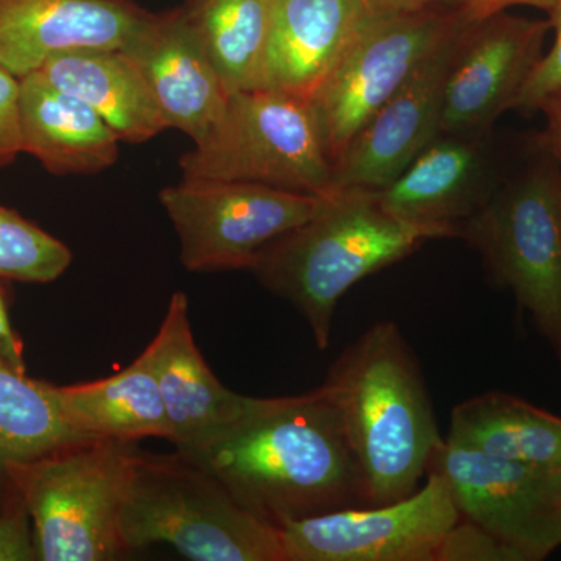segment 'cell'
<instances>
[{
    "instance_id": "cell-1",
    "label": "cell",
    "mask_w": 561,
    "mask_h": 561,
    "mask_svg": "<svg viewBox=\"0 0 561 561\" xmlns=\"http://www.w3.org/2000/svg\"><path fill=\"white\" fill-rule=\"evenodd\" d=\"M184 456L219 479L251 515L276 529L368 507L341 411L321 386L295 397H251L249 409L230 430Z\"/></svg>"
},
{
    "instance_id": "cell-2",
    "label": "cell",
    "mask_w": 561,
    "mask_h": 561,
    "mask_svg": "<svg viewBox=\"0 0 561 561\" xmlns=\"http://www.w3.org/2000/svg\"><path fill=\"white\" fill-rule=\"evenodd\" d=\"M341 411L368 505L419 489L443 438L419 362L393 321H378L343 351L321 383Z\"/></svg>"
},
{
    "instance_id": "cell-3",
    "label": "cell",
    "mask_w": 561,
    "mask_h": 561,
    "mask_svg": "<svg viewBox=\"0 0 561 561\" xmlns=\"http://www.w3.org/2000/svg\"><path fill=\"white\" fill-rule=\"evenodd\" d=\"M437 232L394 219L375 191L342 190L311 220L262 251L250 272L308 321L317 348L330 346L343 295L373 273L411 256Z\"/></svg>"
},
{
    "instance_id": "cell-4",
    "label": "cell",
    "mask_w": 561,
    "mask_h": 561,
    "mask_svg": "<svg viewBox=\"0 0 561 561\" xmlns=\"http://www.w3.org/2000/svg\"><path fill=\"white\" fill-rule=\"evenodd\" d=\"M460 238L530 313L561 367V165L541 133L505 154L489 202Z\"/></svg>"
},
{
    "instance_id": "cell-5",
    "label": "cell",
    "mask_w": 561,
    "mask_h": 561,
    "mask_svg": "<svg viewBox=\"0 0 561 561\" xmlns=\"http://www.w3.org/2000/svg\"><path fill=\"white\" fill-rule=\"evenodd\" d=\"M119 526L127 551L162 542L194 561H287L280 530L180 451L136 449Z\"/></svg>"
},
{
    "instance_id": "cell-6",
    "label": "cell",
    "mask_w": 561,
    "mask_h": 561,
    "mask_svg": "<svg viewBox=\"0 0 561 561\" xmlns=\"http://www.w3.org/2000/svg\"><path fill=\"white\" fill-rule=\"evenodd\" d=\"M136 449L94 438L9 465L31 513L38 561H108L127 552L119 518Z\"/></svg>"
},
{
    "instance_id": "cell-7",
    "label": "cell",
    "mask_w": 561,
    "mask_h": 561,
    "mask_svg": "<svg viewBox=\"0 0 561 561\" xmlns=\"http://www.w3.org/2000/svg\"><path fill=\"white\" fill-rule=\"evenodd\" d=\"M180 169L184 179L247 181L320 197L337 192L312 102L272 90L231 94Z\"/></svg>"
},
{
    "instance_id": "cell-8",
    "label": "cell",
    "mask_w": 561,
    "mask_h": 561,
    "mask_svg": "<svg viewBox=\"0 0 561 561\" xmlns=\"http://www.w3.org/2000/svg\"><path fill=\"white\" fill-rule=\"evenodd\" d=\"M467 21L448 3L367 18L311 101L334 171L376 111Z\"/></svg>"
},
{
    "instance_id": "cell-9",
    "label": "cell",
    "mask_w": 561,
    "mask_h": 561,
    "mask_svg": "<svg viewBox=\"0 0 561 561\" xmlns=\"http://www.w3.org/2000/svg\"><path fill=\"white\" fill-rule=\"evenodd\" d=\"M328 198L247 181L184 176L160 192L179 234L180 260L190 272L250 271L262 251L311 220Z\"/></svg>"
},
{
    "instance_id": "cell-10",
    "label": "cell",
    "mask_w": 561,
    "mask_h": 561,
    "mask_svg": "<svg viewBox=\"0 0 561 561\" xmlns=\"http://www.w3.org/2000/svg\"><path fill=\"white\" fill-rule=\"evenodd\" d=\"M459 519L448 483L427 472L426 485L404 500L331 512L279 530L287 561H437Z\"/></svg>"
},
{
    "instance_id": "cell-11",
    "label": "cell",
    "mask_w": 561,
    "mask_h": 561,
    "mask_svg": "<svg viewBox=\"0 0 561 561\" xmlns=\"http://www.w3.org/2000/svg\"><path fill=\"white\" fill-rule=\"evenodd\" d=\"M549 21L507 11L468 21L457 35L443 91L440 131L490 135L516 108L541 61Z\"/></svg>"
},
{
    "instance_id": "cell-12",
    "label": "cell",
    "mask_w": 561,
    "mask_h": 561,
    "mask_svg": "<svg viewBox=\"0 0 561 561\" xmlns=\"http://www.w3.org/2000/svg\"><path fill=\"white\" fill-rule=\"evenodd\" d=\"M546 471L449 440L437 446L427 465V472L448 483L460 518L489 531L522 561L546 559L561 546Z\"/></svg>"
},
{
    "instance_id": "cell-13",
    "label": "cell",
    "mask_w": 561,
    "mask_h": 561,
    "mask_svg": "<svg viewBox=\"0 0 561 561\" xmlns=\"http://www.w3.org/2000/svg\"><path fill=\"white\" fill-rule=\"evenodd\" d=\"M505 154L490 135L438 131L382 190L379 205L394 219L460 238L461 228L489 202Z\"/></svg>"
},
{
    "instance_id": "cell-14",
    "label": "cell",
    "mask_w": 561,
    "mask_h": 561,
    "mask_svg": "<svg viewBox=\"0 0 561 561\" xmlns=\"http://www.w3.org/2000/svg\"><path fill=\"white\" fill-rule=\"evenodd\" d=\"M461 27L424 58L354 136L335 165V191L382 190L440 131L443 91Z\"/></svg>"
},
{
    "instance_id": "cell-15",
    "label": "cell",
    "mask_w": 561,
    "mask_h": 561,
    "mask_svg": "<svg viewBox=\"0 0 561 561\" xmlns=\"http://www.w3.org/2000/svg\"><path fill=\"white\" fill-rule=\"evenodd\" d=\"M121 50L139 69L168 127L202 142L230 94L183 9L147 14Z\"/></svg>"
},
{
    "instance_id": "cell-16",
    "label": "cell",
    "mask_w": 561,
    "mask_h": 561,
    "mask_svg": "<svg viewBox=\"0 0 561 561\" xmlns=\"http://www.w3.org/2000/svg\"><path fill=\"white\" fill-rule=\"evenodd\" d=\"M144 351L160 386L171 424L169 442L176 451L205 448L249 409L251 397L227 389L202 356L183 291L172 295L160 330Z\"/></svg>"
},
{
    "instance_id": "cell-17",
    "label": "cell",
    "mask_w": 561,
    "mask_h": 561,
    "mask_svg": "<svg viewBox=\"0 0 561 561\" xmlns=\"http://www.w3.org/2000/svg\"><path fill=\"white\" fill-rule=\"evenodd\" d=\"M147 14L135 0H0V65L22 79L62 51L122 49Z\"/></svg>"
},
{
    "instance_id": "cell-18",
    "label": "cell",
    "mask_w": 561,
    "mask_h": 561,
    "mask_svg": "<svg viewBox=\"0 0 561 561\" xmlns=\"http://www.w3.org/2000/svg\"><path fill=\"white\" fill-rule=\"evenodd\" d=\"M368 16L362 0H275L264 90L312 101Z\"/></svg>"
},
{
    "instance_id": "cell-19",
    "label": "cell",
    "mask_w": 561,
    "mask_h": 561,
    "mask_svg": "<svg viewBox=\"0 0 561 561\" xmlns=\"http://www.w3.org/2000/svg\"><path fill=\"white\" fill-rule=\"evenodd\" d=\"M22 153L54 175H92L119 157V136L76 95L38 70L20 79Z\"/></svg>"
},
{
    "instance_id": "cell-20",
    "label": "cell",
    "mask_w": 561,
    "mask_h": 561,
    "mask_svg": "<svg viewBox=\"0 0 561 561\" xmlns=\"http://www.w3.org/2000/svg\"><path fill=\"white\" fill-rule=\"evenodd\" d=\"M38 72L90 105L121 142H147L169 130L146 80L121 49L62 51L44 62Z\"/></svg>"
},
{
    "instance_id": "cell-21",
    "label": "cell",
    "mask_w": 561,
    "mask_h": 561,
    "mask_svg": "<svg viewBox=\"0 0 561 561\" xmlns=\"http://www.w3.org/2000/svg\"><path fill=\"white\" fill-rule=\"evenodd\" d=\"M50 391L69 426L83 437L171 440L168 412L146 351L108 378L73 386L50 382Z\"/></svg>"
},
{
    "instance_id": "cell-22",
    "label": "cell",
    "mask_w": 561,
    "mask_h": 561,
    "mask_svg": "<svg viewBox=\"0 0 561 561\" xmlns=\"http://www.w3.org/2000/svg\"><path fill=\"white\" fill-rule=\"evenodd\" d=\"M446 440L541 470L561 461V416L502 391H489L453 409Z\"/></svg>"
},
{
    "instance_id": "cell-23",
    "label": "cell",
    "mask_w": 561,
    "mask_h": 561,
    "mask_svg": "<svg viewBox=\"0 0 561 561\" xmlns=\"http://www.w3.org/2000/svg\"><path fill=\"white\" fill-rule=\"evenodd\" d=\"M275 0H186L183 9L228 94L264 90Z\"/></svg>"
},
{
    "instance_id": "cell-24",
    "label": "cell",
    "mask_w": 561,
    "mask_h": 561,
    "mask_svg": "<svg viewBox=\"0 0 561 561\" xmlns=\"http://www.w3.org/2000/svg\"><path fill=\"white\" fill-rule=\"evenodd\" d=\"M84 440L94 438L69 426L50 382L28 378L0 354V482L9 478L11 463Z\"/></svg>"
},
{
    "instance_id": "cell-25",
    "label": "cell",
    "mask_w": 561,
    "mask_h": 561,
    "mask_svg": "<svg viewBox=\"0 0 561 561\" xmlns=\"http://www.w3.org/2000/svg\"><path fill=\"white\" fill-rule=\"evenodd\" d=\"M72 262L68 247L0 206V278L47 284L60 278Z\"/></svg>"
},
{
    "instance_id": "cell-26",
    "label": "cell",
    "mask_w": 561,
    "mask_h": 561,
    "mask_svg": "<svg viewBox=\"0 0 561 561\" xmlns=\"http://www.w3.org/2000/svg\"><path fill=\"white\" fill-rule=\"evenodd\" d=\"M0 561H38L31 513L11 478L0 483Z\"/></svg>"
},
{
    "instance_id": "cell-27",
    "label": "cell",
    "mask_w": 561,
    "mask_h": 561,
    "mask_svg": "<svg viewBox=\"0 0 561 561\" xmlns=\"http://www.w3.org/2000/svg\"><path fill=\"white\" fill-rule=\"evenodd\" d=\"M437 561H522L518 553L467 519H459L446 535Z\"/></svg>"
},
{
    "instance_id": "cell-28",
    "label": "cell",
    "mask_w": 561,
    "mask_h": 561,
    "mask_svg": "<svg viewBox=\"0 0 561 561\" xmlns=\"http://www.w3.org/2000/svg\"><path fill=\"white\" fill-rule=\"evenodd\" d=\"M548 14L553 31V44L551 50L542 55L529 83L524 88L516 105L518 110L535 111L545 95L561 88V0H556Z\"/></svg>"
},
{
    "instance_id": "cell-29",
    "label": "cell",
    "mask_w": 561,
    "mask_h": 561,
    "mask_svg": "<svg viewBox=\"0 0 561 561\" xmlns=\"http://www.w3.org/2000/svg\"><path fill=\"white\" fill-rule=\"evenodd\" d=\"M22 153L20 79L0 65V169Z\"/></svg>"
},
{
    "instance_id": "cell-30",
    "label": "cell",
    "mask_w": 561,
    "mask_h": 561,
    "mask_svg": "<svg viewBox=\"0 0 561 561\" xmlns=\"http://www.w3.org/2000/svg\"><path fill=\"white\" fill-rule=\"evenodd\" d=\"M445 3L457 7L467 20L474 21L518 5L534 7L549 13L556 0H445Z\"/></svg>"
},
{
    "instance_id": "cell-31",
    "label": "cell",
    "mask_w": 561,
    "mask_h": 561,
    "mask_svg": "<svg viewBox=\"0 0 561 561\" xmlns=\"http://www.w3.org/2000/svg\"><path fill=\"white\" fill-rule=\"evenodd\" d=\"M0 354L16 370L25 373L24 343L11 327L9 305H7L5 291L2 287H0Z\"/></svg>"
},
{
    "instance_id": "cell-32",
    "label": "cell",
    "mask_w": 561,
    "mask_h": 561,
    "mask_svg": "<svg viewBox=\"0 0 561 561\" xmlns=\"http://www.w3.org/2000/svg\"><path fill=\"white\" fill-rule=\"evenodd\" d=\"M535 111L545 114L546 130L541 135L561 165V88L545 95Z\"/></svg>"
},
{
    "instance_id": "cell-33",
    "label": "cell",
    "mask_w": 561,
    "mask_h": 561,
    "mask_svg": "<svg viewBox=\"0 0 561 561\" xmlns=\"http://www.w3.org/2000/svg\"><path fill=\"white\" fill-rule=\"evenodd\" d=\"M365 9L373 16L378 14L404 13V11H415L435 5V3H445V0H362Z\"/></svg>"
},
{
    "instance_id": "cell-34",
    "label": "cell",
    "mask_w": 561,
    "mask_h": 561,
    "mask_svg": "<svg viewBox=\"0 0 561 561\" xmlns=\"http://www.w3.org/2000/svg\"><path fill=\"white\" fill-rule=\"evenodd\" d=\"M546 494L552 505H561V461L552 470L546 471Z\"/></svg>"
},
{
    "instance_id": "cell-35",
    "label": "cell",
    "mask_w": 561,
    "mask_h": 561,
    "mask_svg": "<svg viewBox=\"0 0 561 561\" xmlns=\"http://www.w3.org/2000/svg\"><path fill=\"white\" fill-rule=\"evenodd\" d=\"M556 516H557V530H559V540H560V545H561V505H560V507H557Z\"/></svg>"
}]
</instances>
